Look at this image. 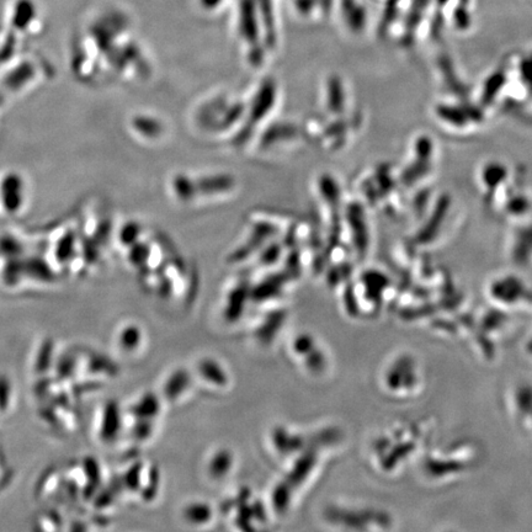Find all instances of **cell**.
<instances>
[{"instance_id": "1", "label": "cell", "mask_w": 532, "mask_h": 532, "mask_svg": "<svg viewBox=\"0 0 532 532\" xmlns=\"http://www.w3.org/2000/svg\"><path fill=\"white\" fill-rule=\"evenodd\" d=\"M480 459L477 445L471 441H457L424 456V476L435 483L455 481L471 472Z\"/></svg>"}, {"instance_id": "2", "label": "cell", "mask_w": 532, "mask_h": 532, "mask_svg": "<svg viewBox=\"0 0 532 532\" xmlns=\"http://www.w3.org/2000/svg\"><path fill=\"white\" fill-rule=\"evenodd\" d=\"M386 385L392 392L416 395L425 385V374L418 360L409 354L399 356L387 371Z\"/></svg>"}, {"instance_id": "3", "label": "cell", "mask_w": 532, "mask_h": 532, "mask_svg": "<svg viewBox=\"0 0 532 532\" xmlns=\"http://www.w3.org/2000/svg\"><path fill=\"white\" fill-rule=\"evenodd\" d=\"M508 406L515 422L532 438V386L530 383H516L508 393Z\"/></svg>"}, {"instance_id": "4", "label": "cell", "mask_w": 532, "mask_h": 532, "mask_svg": "<svg viewBox=\"0 0 532 532\" xmlns=\"http://www.w3.org/2000/svg\"><path fill=\"white\" fill-rule=\"evenodd\" d=\"M343 24L351 31L358 34L363 31L367 21V10L363 0H334Z\"/></svg>"}, {"instance_id": "5", "label": "cell", "mask_w": 532, "mask_h": 532, "mask_svg": "<svg viewBox=\"0 0 532 532\" xmlns=\"http://www.w3.org/2000/svg\"><path fill=\"white\" fill-rule=\"evenodd\" d=\"M291 7L300 17L317 19L331 12L334 0H289Z\"/></svg>"}, {"instance_id": "6", "label": "cell", "mask_w": 532, "mask_h": 532, "mask_svg": "<svg viewBox=\"0 0 532 532\" xmlns=\"http://www.w3.org/2000/svg\"><path fill=\"white\" fill-rule=\"evenodd\" d=\"M232 466V457L230 452H218L215 459L211 462L212 475L216 477L225 476Z\"/></svg>"}, {"instance_id": "7", "label": "cell", "mask_w": 532, "mask_h": 532, "mask_svg": "<svg viewBox=\"0 0 532 532\" xmlns=\"http://www.w3.org/2000/svg\"><path fill=\"white\" fill-rule=\"evenodd\" d=\"M186 518L194 521V524H204L209 521L212 515L211 509L204 504L191 505L185 510Z\"/></svg>"}, {"instance_id": "8", "label": "cell", "mask_w": 532, "mask_h": 532, "mask_svg": "<svg viewBox=\"0 0 532 532\" xmlns=\"http://www.w3.org/2000/svg\"><path fill=\"white\" fill-rule=\"evenodd\" d=\"M217 365L218 364L212 363V361L210 360L204 361V363L201 364L202 375H204L206 379H209L211 381H214L217 383H225L226 381H223L221 377H218L217 375H215V374L225 375L223 374L221 367Z\"/></svg>"}, {"instance_id": "9", "label": "cell", "mask_w": 532, "mask_h": 532, "mask_svg": "<svg viewBox=\"0 0 532 532\" xmlns=\"http://www.w3.org/2000/svg\"><path fill=\"white\" fill-rule=\"evenodd\" d=\"M199 7L204 10L206 13H218L221 12L223 8L227 7V4L231 0H196Z\"/></svg>"}, {"instance_id": "10", "label": "cell", "mask_w": 532, "mask_h": 532, "mask_svg": "<svg viewBox=\"0 0 532 532\" xmlns=\"http://www.w3.org/2000/svg\"><path fill=\"white\" fill-rule=\"evenodd\" d=\"M170 382L174 383V387H167V397H174L175 388H178V393L182 392L186 387V382H189V377H186L185 372H178Z\"/></svg>"}, {"instance_id": "11", "label": "cell", "mask_w": 532, "mask_h": 532, "mask_svg": "<svg viewBox=\"0 0 532 532\" xmlns=\"http://www.w3.org/2000/svg\"><path fill=\"white\" fill-rule=\"evenodd\" d=\"M313 340L311 337H300L295 342V349L301 354L308 353L312 349Z\"/></svg>"}]
</instances>
